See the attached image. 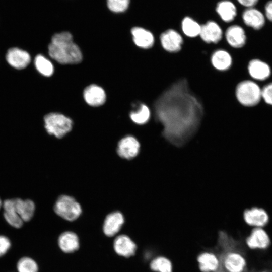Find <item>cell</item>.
<instances>
[{"label": "cell", "instance_id": "8d00e7d4", "mask_svg": "<svg viewBox=\"0 0 272 272\" xmlns=\"http://www.w3.org/2000/svg\"><path fill=\"white\" fill-rule=\"evenodd\" d=\"M1 205H2V202H1V199H0V208H1Z\"/></svg>", "mask_w": 272, "mask_h": 272}, {"label": "cell", "instance_id": "3957f363", "mask_svg": "<svg viewBox=\"0 0 272 272\" xmlns=\"http://www.w3.org/2000/svg\"><path fill=\"white\" fill-rule=\"evenodd\" d=\"M48 51L50 57L61 64H76L82 59V52L69 32L54 34L49 45Z\"/></svg>", "mask_w": 272, "mask_h": 272}, {"label": "cell", "instance_id": "d590c367", "mask_svg": "<svg viewBox=\"0 0 272 272\" xmlns=\"http://www.w3.org/2000/svg\"><path fill=\"white\" fill-rule=\"evenodd\" d=\"M259 272H269V271H266V270H263V271H259Z\"/></svg>", "mask_w": 272, "mask_h": 272}, {"label": "cell", "instance_id": "484cf974", "mask_svg": "<svg viewBox=\"0 0 272 272\" xmlns=\"http://www.w3.org/2000/svg\"><path fill=\"white\" fill-rule=\"evenodd\" d=\"M181 29L186 36L194 38L199 36L201 25L192 18L187 16L182 20Z\"/></svg>", "mask_w": 272, "mask_h": 272}, {"label": "cell", "instance_id": "cb8c5ba5", "mask_svg": "<svg viewBox=\"0 0 272 272\" xmlns=\"http://www.w3.org/2000/svg\"><path fill=\"white\" fill-rule=\"evenodd\" d=\"M58 245L63 252H73L79 247L78 237L74 232L70 231L64 232L58 238Z\"/></svg>", "mask_w": 272, "mask_h": 272}, {"label": "cell", "instance_id": "8992f818", "mask_svg": "<svg viewBox=\"0 0 272 272\" xmlns=\"http://www.w3.org/2000/svg\"><path fill=\"white\" fill-rule=\"evenodd\" d=\"M54 211L61 218L72 221L80 216L82 209L80 205L73 197L63 195L57 199Z\"/></svg>", "mask_w": 272, "mask_h": 272}, {"label": "cell", "instance_id": "4316f807", "mask_svg": "<svg viewBox=\"0 0 272 272\" xmlns=\"http://www.w3.org/2000/svg\"><path fill=\"white\" fill-rule=\"evenodd\" d=\"M132 111L130 114L131 119L138 124H143L147 123L150 117V110L149 107L144 104H140L139 108Z\"/></svg>", "mask_w": 272, "mask_h": 272}, {"label": "cell", "instance_id": "5bb4252c", "mask_svg": "<svg viewBox=\"0 0 272 272\" xmlns=\"http://www.w3.org/2000/svg\"><path fill=\"white\" fill-rule=\"evenodd\" d=\"M223 31L216 22L210 20L201 25L199 36L207 43H217L222 38Z\"/></svg>", "mask_w": 272, "mask_h": 272}, {"label": "cell", "instance_id": "7a4b0ae2", "mask_svg": "<svg viewBox=\"0 0 272 272\" xmlns=\"http://www.w3.org/2000/svg\"><path fill=\"white\" fill-rule=\"evenodd\" d=\"M249 250L245 239L235 238L225 231H220L212 251L219 260L215 272H250L248 270L246 259Z\"/></svg>", "mask_w": 272, "mask_h": 272}, {"label": "cell", "instance_id": "e0dca14e", "mask_svg": "<svg viewBox=\"0 0 272 272\" xmlns=\"http://www.w3.org/2000/svg\"><path fill=\"white\" fill-rule=\"evenodd\" d=\"M6 59L13 67L22 69L26 67L30 62V56L28 52L17 48L9 49L7 53Z\"/></svg>", "mask_w": 272, "mask_h": 272}, {"label": "cell", "instance_id": "7c38bea8", "mask_svg": "<svg viewBox=\"0 0 272 272\" xmlns=\"http://www.w3.org/2000/svg\"><path fill=\"white\" fill-rule=\"evenodd\" d=\"M160 40L163 49L171 53L179 51L183 42V38L180 33L172 29H168L162 33Z\"/></svg>", "mask_w": 272, "mask_h": 272}, {"label": "cell", "instance_id": "6da1fadb", "mask_svg": "<svg viewBox=\"0 0 272 272\" xmlns=\"http://www.w3.org/2000/svg\"><path fill=\"white\" fill-rule=\"evenodd\" d=\"M156 118L162 124L163 135L180 146L196 131L203 113L200 102L189 91L187 82L178 81L164 91L155 104Z\"/></svg>", "mask_w": 272, "mask_h": 272}, {"label": "cell", "instance_id": "52a82bcc", "mask_svg": "<svg viewBox=\"0 0 272 272\" xmlns=\"http://www.w3.org/2000/svg\"><path fill=\"white\" fill-rule=\"evenodd\" d=\"M247 71L250 79L258 84L268 80L271 75V69L265 61L257 58L251 59L247 65Z\"/></svg>", "mask_w": 272, "mask_h": 272}, {"label": "cell", "instance_id": "4fadbf2b", "mask_svg": "<svg viewBox=\"0 0 272 272\" xmlns=\"http://www.w3.org/2000/svg\"><path fill=\"white\" fill-rule=\"evenodd\" d=\"M140 148V145L137 139L133 136L128 135L119 142L117 152L120 157L131 159L138 154Z\"/></svg>", "mask_w": 272, "mask_h": 272}, {"label": "cell", "instance_id": "9c48e42d", "mask_svg": "<svg viewBox=\"0 0 272 272\" xmlns=\"http://www.w3.org/2000/svg\"><path fill=\"white\" fill-rule=\"evenodd\" d=\"M244 221L247 225L252 228H265L270 221V215L263 208L253 207L244 211Z\"/></svg>", "mask_w": 272, "mask_h": 272}, {"label": "cell", "instance_id": "d6a6232c", "mask_svg": "<svg viewBox=\"0 0 272 272\" xmlns=\"http://www.w3.org/2000/svg\"><path fill=\"white\" fill-rule=\"evenodd\" d=\"M11 242L7 237L0 235V257L5 255L11 247Z\"/></svg>", "mask_w": 272, "mask_h": 272}, {"label": "cell", "instance_id": "d6986e66", "mask_svg": "<svg viewBox=\"0 0 272 272\" xmlns=\"http://www.w3.org/2000/svg\"><path fill=\"white\" fill-rule=\"evenodd\" d=\"M216 11L221 19L226 23L234 21L238 15L236 4L230 0H223L218 2Z\"/></svg>", "mask_w": 272, "mask_h": 272}, {"label": "cell", "instance_id": "2e32d148", "mask_svg": "<svg viewBox=\"0 0 272 272\" xmlns=\"http://www.w3.org/2000/svg\"><path fill=\"white\" fill-rule=\"evenodd\" d=\"M113 246L116 253L125 257L133 255L137 249L134 242L125 235L117 237L114 240Z\"/></svg>", "mask_w": 272, "mask_h": 272}, {"label": "cell", "instance_id": "f546056e", "mask_svg": "<svg viewBox=\"0 0 272 272\" xmlns=\"http://www.w3.org/2000/svg\"><path fill=\"white\" fill-rule=\"evenodd\" d=\"M18 272H38V265L32 258L25 257L21 258L17 263Z\"/></svg>", "mask_w": 272, "mask_h": 272}, {"label": "cell", "instance_id": "4dcf8cb0", "mask_svg": "<svg viewBox=\"0 0 272 272\" xmlns=\"http://www.w3.org/2000/svg\"><path fill=\"white\" fill-rule=\"evenodd\" d=\"M129 2V0H107L108 8L115 13H121L126 11Z\"/></svg>", "mask_w": 272, "mask_h": 272}, {"label": "cell", "instance_id": "f1b7e54d", "mask_svg": "<svg viewBox=\"0 0 272 272\" xmlns=\"http://www.w3.org/2000/svg\"><path fill=\"white\" fill-rule=\"evenodd\" d=\"M150 268L156 272H172L171 261L163 256H159L154 259L150 263Z\"/></svg>", "mask_w": 272, "mask_h": 272}, {"label": "cell", "instance_id": "5b68a950", "mask_svg": "<svg viewBox=\"0 0 272 272\" xmlns=\"http://www.w3.org/2000/svg\"><path fill=\"white\" fill-rule=\"evenodd\" d=\"M45 127L47 132L61 138L71 131L73 122L63 114L51 113L44 117Z\"/></svg>", "mask_w": 272, "mask_h": 272}, {"label": "cell", "instance_id": "e575fe53", "mask_svg": "<svg viewBox=\"0 0 272 272\" xmlns=\"http://www.w3.org/2000/svg\"><path fill=\"white\" fill-rule=\"evenodd\" d=\"M266 19L272 22V0L268 1L264 6V13Z\"/></svg>", "mask_w": 272, "mask_h": 272}, {"label": "cell", "instance_id": "44dd1931", "mask_svg": "<svg viewBox=\"0 0 272 272\" xmlns=\"http://www.w3.org/2000/svg\"><path fill=\"white\" fill-rule=\"evenodd\" d=\"M211 62L216 70L224 71L229 70L232 66L233 58L227 51L218 49L214 51L211 57Z\"/></svg>", "mask_w": 272, "mask_h": 272}, {"label": "cell", "instance_id": "d4e9b609", "mask_svg": "<svg viewBox=\"0 0 272 272\" xmlns=\"http://www.w3.org/2000/svg\"><path fill=\"white\" fill-rule=\"evenodd\" d=\"M14 201L16 212L23 221H30L35 211L34 202L29 199L22 200L20 198L14 199Z\"/></svg>", "mask_w": 272, "mask_h": 272}, {"label": "cell", "instance_id": "836d02e7", "mask_svg": "<svg viewBox=\"0 0 272 272\" xmlns=\"http://www.w3.org/2000/svg\"><path fill=\"white\" fill-rule=\"evenodd\" d=\"M259 0H236L237 4L245 8L254 7Z\"/></svg>", "mask_w": 272, "mask_h": 272}, {"label": "cell", "instance_id": "ba28073f", "mask_svg": "<svg viewBox=\"0 0 272 272\" xmlns=\"http://www.w3.org/2000/svg\"><path fill=\"white\" fill-rule=\"evenodd\" d=\"M245 243L250 250H264L269 247L271 240L264 228H252L245 238Z\"/></svg>", "mask_w": 272, "mask_h": 272}, {"label": "cell", "instance_id": "277c9868", "mask_svg": "<svg viewBox=\"0 0 272 272\" xmlns=\"http://www.w3.org/2000/svg\"><path fill=\"white\" fill-rule=\"evenodd\" d=\"M235 96L241 106L247 108L255 107L262 101L261 87L250 79L242 80L235 86Z\"/></svg>", "mask_w": 272, "mask_h": 272}, {"label": "cell", "instance_id": "ac0fdd59", "mask_svg": "<svg viewBox=\"0 0 272 272\" xmlns=\"http://www.w3.org/2000/svg\"><path fill=\"white\" fill-rule=\"evenodd\" d=\"M124 222L122 214L115 212L109 214L105 218L103 226L104 234L111 237L117 234L120 230Z\"/></svg>", "mask_w": 272, "mask_h": 272}, {"label": "cell", "instance_id": "1f68e13d", "mask_svg": "<svg viewBox=\"0 0 272 272\" xmlns=\"http://www.w3.org/2000/svg\"><path fill=\"white\" fill-rule=\"evenodd\" d=\"M261 99L265 104L272 107V81L261 86Z\"/></svg>", "mask_w": 272, "mask_h": 272}, {"label": "cell", "instance_id": "603a6c76", "mask_svg": "<svg viewBox=\"0 0 272 272\" xmlns=\"http://www.w3.org/2000/svg\"><path fill=\"white\" fill-rule=\"evenodd\" d=\"M3 206L4 217L8 224L14 228H21L23 221L16 212L14 199L5 200Z\"/></svg>", "mask_w": 272, "mask_h": 272}, {"label": "cell", "instance_id": "ffe728a7", "mask_svg": "<svg viewBox=\"0 0 272 272\" xmlns=\"http://www.w3.org/2000/svg\"><path fill=\"white\" fill-rule=\"evenodd\" d=\"M131 33L133 42L137 46L149 49L153 46L155 39L150 31L142 27H135L131 29Z\"/></svg>", "mask_w": 272, "mask_h": 272}, {"label": "cell", "instance_id": "8fae6325", "mask_svg": "<svg viewBox=\"0 0 272 272\" xmlns=\"http://www.w3.org/2000/svg\"><path fill=\"white\" fill-rule=\"evenodd\" d=\"M225 38L228 44L233 48L240 49L247 42V35L243 27L235 24L230 25L226 30Z\"/></svg>", "mask_w": 272, "mask_h": 272}, {"label": "cell", "instance_id": "9a60e30c", "mask_svg": "<svg viewBox=\"0 0 272 272\" xmlns=\"http://www.w3.org/2000/svg\"><path fill=\"white\" fill-rule=\"evenodd\" d=\"M84 98L86 103L92 106H99L104 103L106 94L100 86L92 84L87 87L84 91Z\"/></svg>", "mask_w": 272, "mask_h": 272}, {"label": "cell", "instance_id": "7402d4cb", "mask_svg": "<svg viewBox=\"0 0 272 272\" xmlns=\"http://www.w3.org/2000/svg\"><path fill=\"white\" fill-rule=\"evenodd\" d=\"M197 261L202 272H215L219 266L218 258L212 251L200 254L197 257Z\"/></svg>", "mask_w": 272, "mask_h": 272}, {"label": "cell", "instance_id": "30bf717a", "mask_svg": "<svg viewBox=\"0 0 272 272\" xmlns=\"http://www.w3.org/2000/svg\"><path fill=\"white\" fill-rule=\"evenodd\" d=\"M241 18L243 26L255 31L261 29L266 20L264 14L255 7L244 8L241 14Z\"/></svg>", "mask_w": 272, "mask_h": 272}, {"label": "cell", "instance_id": "83f0119b", "mask_svg": "<svg viewBox=\"0 0 272 272\" xmlns=\"http://www.w3.org/2000/svg\"><path fill=\"white\" fill-rule=\"evenodd\" d=\"M35 65L37 70L43 75L47 77L52 75L54 71L51 62L42 55H38L35 58Z\"/></svg>", "mask_w": 272, "mask_h": 272}]
</instances>
